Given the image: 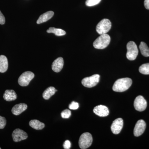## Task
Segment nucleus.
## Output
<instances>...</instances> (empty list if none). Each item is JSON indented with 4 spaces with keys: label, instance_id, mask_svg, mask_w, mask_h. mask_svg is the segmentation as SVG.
<instances>
[{
    "label": "nucleus",
    "instance_id": "nucleus-1",
    "mask_svg": "<svg viewBox=\"0 0 149 149\" xmlns=\"http://www.w3.org/2000/svg\"><path fill=\"white\" fill-rule=\"evenodd\" d=\"M132 84V80L130 78H120L115 82L112 89L116 92H123L127 91Z\"/></svg>",
    "mask_w": 149,
    "mask_h": 149
},
{
    "label": "nucleus",
    "instance_id": "nucleus-2",
    "mask_svg": "<svg viewBox=\"0 0 149 149\" xmlns=\"http://www.w3.org/2000/svg\"><path fill=\"white\" fill-rule=\"evenodd\" d=\"M111 38L107 34L101 35L93 43V46L97 49H102L106 48L110 42Z\"/></svg>",
    "mask_w": 149,
    "mask_h": 149
},
{
    "label": "nucleus",
    "instance_id": "nucleus-3",
    "mask_svg": "<svg viewBox=\"0 0 149 149\" xmlns=\"http://www.w3.org/2000/svg\"><path fill=\"white\" fill-rule=\"evenodd\" d=\"M127 52L126 57L130 61L136 59L139 54L137 46L133 41H130L127 45Z\"/></svg>",
    "mask_w": 149,
    "mask_h": 149
},
{
    "label": "nucleus",
    "instance_id": "nucleus-4",
    "mask_svg": "<svg viewBox=\"0 0 149 149\" xmlns=\"http://www.w3.org/2000/svg\"><path fill=\"white\" fill-rule=\"evenodd\" d=\"M111 23L109 19H104L99 22L96 27V31L100 35L107 34L110 30Z\"/></svg>",
    "mask_w": 149,
    "mask_h": 149
},
{
    "label": "nucleus",
    "instance_id": "nucleus-5",
    "mask_svg": "<svg viewBox=\"0 0 149 149\" xmlns=\"http://www.w3.org/2000/svg\"><path fill=\"white\" fill-rule=\"evenodd\" d=\"M93 137L91 133H85L80 136L79 140V146L81 149L88 148L92 145L93 143Z\"/></svg>",
    "mask_w": 149,
    "mask_h": 149
},
{
    "label": "nucleus",
    "instance_id": "nucleus-6",
    "mask_svg": "<svg viewBox=\"0 0 149 149\" xmlns=\"http://www.w3.org/2000/svg\"><path fill=\"white\" fill-rule=\"evenodd\" d=\"M100 75L95 74L91 77H86L82 80V84L86 88H91L95 86L100 81Z\"/></svg>",
    "mask_w": 149,
    "mask_h": 149
},
{
    "label": "nucleus",
    "instance_id": "nucleus-7",
    "mask_svg": "<svg viewBox=\"0 0 149 149\" xmlns=\"http://www.w3.org/2000/svg\"><path fill=\"white\" fill-rule=\"evenodd\" d=\"M34 77L35 74L31 71H26L23 72L19 77V84L22 87L27 86Z\"/></svg>",
    "mask_w": 149,
    "mask_h": 149
},
{
    "label": "nucleus",
    "instance_id": "nucleus-8",
    "mask_svg": "<svg viewBox=\"0 0 149 149\" xmlns=\"http://www.w3.org/2000/svg\"><path fill=\"white\" fill-rule=\"evenodd\" d=\"M134 106L135 109L138 111H143L147 108V101L143 96H138L134 101Z\"/></svg>",
    "mask_w": 149,
    "mask_h": 149
},
{
    "label": "nucleus",
    "instance_id": "nucleus-9",
    "mask_svg": "<svg viewBox=\"0 0 149 149\" xmlns=\"http://www.w3.org/2000/svg\"><path fill=\"white\" fill-rule=\"evenodd\" d=\"M12 137L13 141L15 142H19L27 139L28 136L27 133L21 129H15L12 133Z\"/></svg>",
    "mask_w": 149,
    "mask_h": 149
},
{
    "label": "nucleus",
    "instance_id": "nucleus-10",
    "mask_svg": "<svg viewBox=\"0 0 149 149\" xmlns=\"http://www.w3.org/2000/svg\"><path fill=\"white\" fill-rule=\"evenodd\" d=\"M146 123L143 120H140L136 123L134 129V135L136 137H139L146 130Z\"/></svg>",
    "mask_w": 149,
    "mask_h": 149
},
{
    "label": "nucleus",
    "instance_id": "nucleus-11",
    "mask_svg": "<svg viewBox=\"0 0 149 149\" xmlns=\"http://www.w3.org/2000/svg\"><path fill=\"white\" fill-rule=\"evenodd\" d=\"M123 125V120L121 118H118L115 120L111 125L112 132L114 134H118L122 130Z\"/></svg>",
    "mask_w": 149,
    "mask_h": 149
},
{
    "label": "nucleus",
    "instance_id": "nucleus-12",
    "mask_svg": "<svg viewBox=\"0 0 149 149\" xmlns=\"http://www.w3.org/2000/svg\"><path fill=\"white\" fill-rule=\"evenodd\" d=\"M93 112L100 117H105L109 114V110L105 106L100 105L94 108Z\"/></svg>",
    "mask_w": 149,
    "mask_h": 149
},
{
    "label": "nucleus",
    "instance_id": "nucleus-13",
    "mask_svg": "<svg viewBox=\"0 0 149 149\" xmlns=\"http://www.w3.org/2000/svg\"><path fill=\"white\" fill-rule=\"evenodd\" d=\"M64 61L62 57L56 59L52 64V69L55 72H58L61 71L63 68Z\"/></svg>",
    "mask_w": 149,
    "mask_h": 149
},
{
    "label": "nucleus",
    "instance_id": "nucleus-14",
    "mask_svg": "<svg viewBox=\"0 0 149 149\" xmlns=\"http://www.w3.org/2000/svg\"><path fill=\"white\" fill-rule=\"evenodd\" d=\"M27 106L26 104L20 103L17 104L13 107L12 109V112L15 115H19L27 109Z\"/></svg>",
    "mask_w": 149,
    "mask_h": 149
},
{
    "label": "nucleus",
    "instance_id": "nucleus-15",
    "mask_svg": "<svg viewBox=\"0 0 149 149\" xmlns=\"http://www.w3.org/2000/svg\"><path fill=\"white\" fill-rule=\"evenodd\" d=\"M54 15V12L49 11L43 14L40 15L37 21V24H40L43 22L47 21L53 17Z\"/></svg>",
    "mask_w": 149,
    "mask_h": 149
},
{
    "label": "nucleus",
    "instance_id": "nucleus-16",
    "mask_svg": "<svg viewBox=\"0 0 149 149\" xmlns=\"http://www.w3.org/2000/svg\"><path fill=\"white\" fill-rule=\"evenodd\" d=\"M3 97L6 101H12L16 100L17 96L13 90H8L5 92Z\"/></svg>",
    "mask_w": 149,
    "mask_h": 149
},
{
    "label": "nucleus",
    "instance_id": "nucleus-17",
    "mask_svg": "<svg viewBox=\"0 0 149 149\" xmlns=\"http://www.w3.org/2000/svg\"><path fill=\"white\" fill-rule=\"evenodd\" d=\"M8 59L6 56H0V72H6L8 68Z\"/></svg>",
    "mask_w": 149,
    "mask_h": 149
},
{
    "label": "nucleus",
    "instance_id": "nucleus-18",
    "mask_svg": "<svg viewBox=\"0 0 149 149\" xmlns=\"http://www.w3.org/2000/svg\"><path fill=\"white\" fill-rule=\"evenodd\" d=\"M29 125L32 128L37 130H42L45 127V125L43 123L37 120H32L29 123Z\"/></svg>",
    "mask_w": 149,
    "mask_h": 149
},
{
    "label": "nucleus",
    "instance_id": "nucleus-19",
    "mask_svg": "<svg viewBox=\"0 0 149 149\" xmlns=\"http://www.w3.org/2000/svg\"><path fill=\"white\" fill-rule=\"evenodd\" d=\"M56 92L55 88L53 87H50L46 89L43 93V97L46 100L50 98L52 96L54 95Z\"/></svg>",
    "mask_w": 149,
    "mask_h": 149
},
{
    "label": "nucleus",
    "instance_id": "nucleus-20",
    "mask_svg": "<svg viewBox=\"0 0 149 149\" xmlns=\"http://www.w3.org/2000/svg\"><path fill=\"white\" fill-rule=\"evenodd\" d=\"M47 33H53L56 36H61L65 35L66 32L64 30L61 29H58L55 27H51L47 31Z\"/></svg>",
    "mask_w": 149,
    "mask_h": 149
},
{
    "label": "nucleus",
    "instance_id": "nucleus-21",
    "mask_svg": "<svg viewBox=\"0 0 149 149\" xmlns=\"http://www.w3.org/2000/svg\"><path fill=\"white\" fill-rule=\"evenodd\" d=\"M139 49L142 55L145 57L149 56V49L146 43L143 42H141L139 46Z\"/></svg>",
    "mask_w": 149,
    "mask_h": 149
},
{
    "label": "nucleus",
    "instance_id": "nucleus-22",
    "mask_svg": "<svg viewBox=\"0 0 149 149\" xmlns=\"http://www.w3.org/2000/svg\"><path fill=\"white\" fill-rule=\"evenodd\" d=\"M139 70L142 74H149V63H145L141 65L139 68Z\"/></svg>",
    "mask_w": 149,
    "mask_h": 149
},
{
    "label": "nucleus",
    "instance_id": "nucleus-23",
    "mask_svg": "<svg viewBox=\"0 0 149 149\" xmlns=\"http://www.w3.org/2000/svg\"><path fill=\"white\" fill-rule=\"evenodd\" d=\"M101 0H87L85 4L88 6L91 7L97 5L100 2Z\"/></svg>",
    "mask_w": 149,
    "mask_h": 149
},
{
    "label": "nucleus",
    "instance_id": "nucleus-24",
    "mask_svg": "<svg viewBox=\"0 0 149 149\" xmlns=\"http://www.w3.org/2000/svg\"><path fill=\"white\" fill-rule=\"evenodd\" d=\"M71 111L68 109L64 110L61 113V117L63 118H68L71 116Z\"/></svg>",
    "mask_w": 149,
    "mask_h": 149
},
{
    "label": "nucleus",
    "instance_id": "nucleus-25",
    "mask_svg": "<svg viewBox=\"0 0 149 149\" xmlns=\"http://www.w3.org/2000/svg\"><path fill=\"white\" fill-rule=\"evenodd\" d=\"M6 124V120L5 118L0 116V129H3Z\"/></svg>",
    "mask_w": 149,
    "mask_h": 149
},
{
    "label": "nucleus",
    "instance_id": "nucleus-26",
    "mask_svg": "<svg viewBox=\"0 0 149 149\" xmlns=\"http://www.w3.org/2000/svg\"><path fill=\"white\" fill-rule=\"evenodd\" d=\"M79 104L76 102H72L69 105V108L70 109L72 110H76L79 108Z\"/></svg>",
    "mask_w": 149,
    "mask_h": 149
},
{
    "label": "nucleus",
    "instance_id": "nucleus-27",
    "mask_svg": "<svg viewBox=\"0 0 149 149\" xmlns=\"http://www.w3.org/2000/svg\"><path fill=\"white\" fill-rule=\"evenodd\" d=\"M63 148L65 149H70V147H71V143L70 141L66 140L65 141L63 145Z\"/></svg>",
    "mask_w": 149,
    "mask_h": 149
},
{
    "label": "nucleus",
    "instance_id": "nucleus-28",
    "mask_svg": "<svg viewBox=\"0 0 149 149\" xmlns=\"http://www.w3.org/2000/svg\"><path fill=\"white\" fill-rule=\"evenodd\" d=\"M5 18L2 13L0 11V24H4L5 23Z\"/></svg>",
    "mask_w": 149,
    "mask_h": 149
},
{
    "label": "nucleus",
    "instance_id": "nucleus-29",
    "mask_svg": "<svg viewBox=\"0 0 149 149\" xmlns=\"http://www.w3.org/2000/svg\"><path fill=\"white\" fill-rule=\"evenodd\" d=\"M144 6L147 9L149 10V0H145Z\"/></svg>",
    "mask_w": 149,
    "mask_h": 149
},
{
    "label": "nucleus",
    "instance_id": "nucleus-30",
    "mask_svg": "<svg viewBox=\"0 0 149 149\" xmlns=\"http://www.w3.org/2000/svg\"><path fill=\"white\" fill-rule=\"evenodd\" d=\"M1 149V148H0V149Z\"/></svg>",
    "mask_w": 149,
    "mask_h": 149
}]
</instances>
